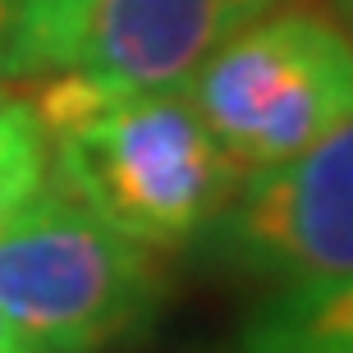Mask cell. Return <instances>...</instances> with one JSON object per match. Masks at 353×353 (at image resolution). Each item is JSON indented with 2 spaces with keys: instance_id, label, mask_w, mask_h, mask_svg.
I'll use <instances>...</instances> for the list:
<instances>
[{
  "instance_id": "2",
  "label": "cell",
  "mask_w": 353,
  "mask_h": 353,
  "mask_svg": "<svg viewBox=\"0 0 353 353\" xmlns=\"http://www.w3.org/2000/svg\"><path fill=\"white\" fill-rule=\"evenodd\" d=\"M60 183L0 221V312L37 353H105L152 326L165 280Z\"/></svg>"
},
{
  "instance_id": "1",
  "label": "cell",
  "mask_w": 353,
  "mask_h": 353,
  "mask_svg": "<svg viewBox=\"0 0 353 353\" xmlns=\"http://www.w3.org/2000/svg\"><path fill=\"white\" fill-rule=\"evenodd\" d=\"M28 105L46 133L55 183L143 248L197 239L243 183L183 88L110 92L79 69H55Z\"/></svg>"
},
{
  "instance_id": "7",
  "label": "cell",
  "mask_w": 353,
  "mask_h": 353,
  "mask_svg": "<svg viewBox=\"0 0 353 353\" xmlns=\"http://www.w3.org/2000/svg\"><path fill=\"white\" fill-rule=\"evenodd\" d=\"M92 0H14L10 74H55L69 69Z\"/></svg>"
},
{
  "instance_id": "8",
  "label": "cell",
  "mask_w": 353,
  "mask_h": 353,
  "mask_svg": "<svg viewBox=\"0 0 353 353\" xmlns=\"http://www.w3.org/2000/svg\"><path fill=\"white\" fill-rule=\"evenodd\" d=\"M51 183V147L28 101L0 97V221Z\"/></svg>"
},
{
  "instance_id": "6",
  "label": "cell",
  "mask_w": 353,
  "mask_h": 353,
  "mask_svg": "<svg viewBox=\"0 0 353 353\" xmlns=\"http://www.w3.org/2000/svg\"><path fill=\"white\" fill-rule=\"evenodd\" d=\"M248 353H353V280L280 289L252 316Z\"/></svg>"
},
{
  "instance_id": "4",
  "label": "cell",
  "mask_w": 353,
  "mask_h": 353,
  "mask_svg": "<svg viewBox=\"0 0 353 353\" xmlns=\"http://www.w3.org/2000/svg\"><path fill=\"white\" fill-rule=\"evenodd\" d=\"M216 230L243 271L280 289L353 280V115L299 157L243 174Z\"/></svg>"
},
{
  "instance_id": "9",
  "label": "cell",
  "mask_w": 353,
  "mask_h": 353,
  "mask_svg": "<svg viewBox=\"0 0 353 353\" xmlns=\"http://www.w3.org/2000/svg\"><path fill=\"white\" fill-rule=\"evenodd\" d=\"M10 51H14V0H0V69L10 74Z\"/></svg>"
},
{
  "instance_id": "5",
  "label": "cell",
  "mask_w": 353,
  "mask_h": 353,
  "mask_svg": "<svg viewBox=\"0 0 353 353\" xmlns=\"http://www.w3.org/2000/svg\"><path fill=\"white\" fill-rule=\"evenodd\" d=\"M280 0H92L69 69L110 92L183 88L216 46Z\"/></svg>"
},
{
  "instance_id": "11",
  "label": "cell",
  "mask_w": 353,
  "mask_h": 353,
  "mask_svg": "<svg viewBox=\"0 0 353 353\" xmlns=\"http://www.w3.org/2000/svg\"><path fill=\"white\" fill-rule=\"evenodd\" d=\"M321 5H326V10L335 14V23H340L344 32L353 37V0H321Z\"/></svg>"
},
{
  "instance_id": "10",
  "label": "cell",
  "mask_w": 353,
  "mask_h": 353,
  "mask_svg": "<svg viewBox=\"0 0 353 353\" xmlns=\"http://www.w3.org/2000/svg\"><path fill=\"white\" fill-rule=\"evenodd\" d=\"M0 353H37L23 335H19V330L10 326V321H5V312H0Z\"/></svg>"
},
{
  "instance_id": "3",
  "label": "cell",
  "mask_w": 353,
  "mask_h": 353,
  "mask_svg": "<svg viewBox=\"0 0 353 353\" xmlns=\"http://www.w3.org/2000/svg\"><path fill=\"white\" fill-rule=\"evenodd\" d=\"M239 174L299 157L353 115V37L326 5L280 0L183 83Z\"/></svg>"
}]
</instances>
